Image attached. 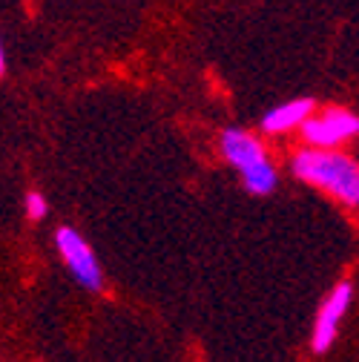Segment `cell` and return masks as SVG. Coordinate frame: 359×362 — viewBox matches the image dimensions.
I'll return each mask as SVG.
<instances>
[{
	"mask_svg": "<svg viewBox=\"0 0 359 362\" xmlns=\"http://www.w3.org/2000/svg\"><path fill=\"white\" fill-rule=\"evenodd\" d=\"M55 247L61 253V259L66 262L69 274L78 279V285H83L86 291H101L104 288V270L101 262L95 256V250L89 247V242L69 224L58 228L55 233Z\"/></svg>",
	"mask_w": 359,
	"mask_h": 362,
	"instance_id": "277c9868",
	"label": "cell"
},
{
	"mask_svg": "<svg viewBox=\"0 0 359 362\" xmlns=\"http://www.w3.org/2000/svg\"><path fill=\"white\" fill-rule=\"evenodd\" d=\"M302 141L307 147H319V150H339L345 141L356 139L359 132V118L356 112L345 110V107H325L322 112L313 110L302 127Z\"/></svg>",
	"mask_w": 359,
	"mask_h": 362,
	"instance_id": "3957f363",
	"label": "cell"
},
{
	"mask_svg": "<svg viewBox=\"0 0 359 362\" xmlns=\"http://www.w3.org/2000/svg\"><path fill=\"white\" fill-rule=\"evenodd\" d=\"M6 75V49H4V40H0V78Z\"/></svg>",
	"mask_w": 359,
	"mask_h": 362,
	"instance_id": "ba28073f",
	"label": "cell"
},
{
	"mask_svg": "<svg viewBox=\"0 0 359 362\" xmlns=\"http://www.w3.org/2000/svg\"><path fill=\"white\" fill-rule=\"evenodd\" d=\"M317 110L310 98H293V101H285L273 110H267V115L261 118V132L267 135H285V132H293L302 127V121Z\"/></svg>",
	"mask_w": 359,
	"mask_h": 362,
	"instance_id": "8992f818",
	"label": "cell"
},
{
	"mask_svg": "<svg viewBox=\"0 0 359 362\" xmlns=\"http://www.w3.org/2000/svg\"><path fill=\"white\" fill-rule=\"evenodd\" d=\"M221 156L242 173L247 193L253 196H271L276 190V167L267 158L264 144L247 129H224L221 132Z\"/></svg>",
	"mask_w": 359,
	"mask_h": 362,
	"instance_id": "7a4b0ae2",
	"label": "cell"
},
{
	"mask_svg": "<svg viewBox=\"0 0 359 362\" xmlns=\"http://www.w3.org/2000/svg\"><path fill=\"white\" fill-rule=\"evenodd\" d=\"M290 170L299 181L319 187L336 202L356 207L359 204V164L339 150L305 147L293 156Z\"/></svg>",
	"mask_w": 359,
	"mask_h": 362,
	"instance_id": "6da1fadb",
	"label": "cell"
},
{
	"mask_svg": "<svg viewBox=\"0 0 359 362\" xmlns=\"http://www.w3.org/2000/svg\"><path fill=\"white\" fill-rule=\"evenodd\" d=\"M351 299H353V285L351 282H339L328 293V299L322 302V308L317 313V322H313V351L317 354H325L334 345V339L339 334L342 316L351 308Z\"/></svg>",
	"mask_w": 359,
	"mask_h": 362,
	"instance_id": "5b68a950",
	"label": "cell"
},
{
	"mask_svg": "<svg viewBox=\"0 0 359 362\" xmlns=\"http://www.w3.org/2000/svg\"><path fill=\"white\" fill-rule=\"evenodd\" d=\"M47 213H49L47 199L32 190V193L26 196V216H29V221H40V218H47Z\"/></svg>",
	"mask_w": 359,
	"mask_h": 362,
	"instance_id": "52a82bcc",
	"label": "cell"
}]
</instances>
